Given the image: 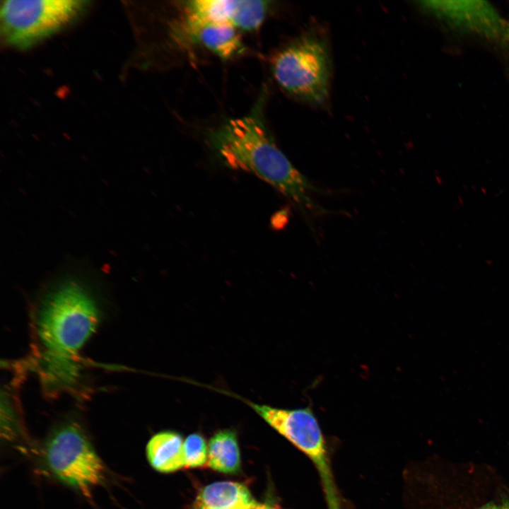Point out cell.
Listing matches in <instances>:
<instances>
[{
  "mask_svg": "<svg viewBox=\"0 0 509 509\" xmlns=\"http://www.w3.org/2000/svg\"><path fill=\"white\" fill-rule=\"evenodd\" d=\"M185 468L202 467L208 462L205 439L199 433H192L184 441Z\"/></svg>",
  "mask_w": 509,
  "mask_h": 509,
  "instance_id": "cell-13",
  "label": "cell"
},
{
  "mask_svg": "<svg viewBox=\"0 0 509 509\" xmlns=\"http://www.w3.org/2000/svg\"><path fill=\"white\" fill-rule=\"evenodd\" d=\"M262 99L245 116L225 121L209 134V144L226 166L252 173L287 197L308 220L331 212L312 198L324 191L290 162L262 117Z\"/></svg>",
  "mask_w": 509,
  "mask_h": 509,
  "instance_id": "cell-1",
  "label": "cell"
},
{
  "mask_svg": "<svg viewBox=\"0 0 509 509\" xmlns=\"http://www.w3.org/2000/svg\"><path fill=\"white\" fill-rule=\"evenodd\" d=\"M240 463L235 431L224 429L216 432L209 444V467L219 472L235 474L240 469Z\"/></svg>",
  "mask_w": 509,
  "mask_h": 509,
  "instance_id": "cell-11",
  "label": "cell"
},
{
  "mask_svg": "<svg viewBox=\"0 0 509 509\" xmlns=\"http://www.w3.org/2000/svg\"><path fill=\"white\" fill-rule=\"evenodd\" d=\"M271 1L238 0L233 27L238 30L255 31L265 20Z\"/></svg>",
  "mask_w": 509,
  "mask_h": 509,
  "instance_id": "cell-12",
  "label": "cell"
},
{
  "mask_svg": "<svg viewBox=\"0 0 509 509\" xmlns=\"http://www.w3.org/2000/svg\"><path fill=\"white\" fill-rule=\"evenodd\" d=\"M252 509H276L273 505L268 503H257Z\"/></svg>",
  "mask_w": 509,
  "mask_h": 509,
  "instance_id": "cell-14",
  "label": "cell"
},
{
  "mask_svg": "<svg viewBox=\"0 0 509 509\" xmlns=\"http://www.w3.org/2000/svg\"><path fill=\"white\" fill-rule=\"evenodd\" d=\"M257 502L243 484L217 481L203 488L194 502V509H252Z\"/></svg>",
  "mask_w": 509,
  "mask_h": 509,
  "instance_id": "cell-9",
  "label": "cell"
},
{
  "mask_svg": "<svg viewBox=\"0 0 509 509\" xmlns=\"http://www.w3.org/2000/svg\"><path fill=\"white\" fill-rule=\"evenodd\" d=\"M184 442L180 434L172 431L159 432L146 445L147 459L151 467L162 473L185 467Z\"/></svg>",
  "mask_w": 509,
  "mask_h": 509,
  "instance_id": "cell-10",
  "label": "cell"
},
{
  "mask_svg": "<svg viewBox=\"0 0 509 509\" xmlns=\"http://www.w3.org/2000/svg\"><path fill=\"white\" fill-rule=\"evenodd\" d=\"M247 404L311 460L320 475L328 509H341L326 440L312 410L310 407L286 409L250 402Z\"/></svg>",
  "mask_w": 509,
  "mask_h": 509,
  "instance_id": "cell-4",
  "label": "cell"
},
{
  "mask_svg": "<svg viewBox=\"0 0 509 509\" xmlns=\"http://www.w3.org/2000/svg\"><path fill=\"white\" fill-rule=\"evenodd\" d=\"M481 509H509V503L506 505L501 506V505H487L484 507L481 508Z\"/></svg>",
  "mask_w": 509,
  "mask_h": 509,
  "instance_id": "cell-15",
  "label": "cell"
},
{
  "mask_svg": "<svg viewBox=\"0 0 509 509\" xmlns=\"http://www.w3.org/2000/svg\"><path fill=\"white\" fill-rule=\"evenodd\" d=\"M329 56L325 40L308 33L285 46L271 61L279 86L292 96L317 105L328 96Z\"/></svg>",
  "mask_w": 509,
  "mask_h": 509,
  "instance_id": "cell-3",
  "label": "cell"
},
{
  "mask_svg": "<svg viewBox=\"0 0 509 509\" xmlns=\"http://www.w3.org/2000/svg\"><path fill=\"white\" fill-rule=\"evenodd\" d=\"M426 11L460 28L509 42V23L483 1H423Z\"/></svg>",
  "mask_w": 509,
  "mask_h": 509,
  "instance_id": "cell-7",
  "label": "cell"
},
{
  "mask_svg": "<svg viewBox=\"0 0 509 509\" xmlns=\"http://www.w3.org/2000/svg\"><path fill=\"white\" fill-rule=\"evenodd\" d=\"M182 28L190 40L223 60L236 57L245 50L238 30L230 24L183 23Z\"/></svg>",
  "mask_w": 509,
  "mask_h": 509,
  "instance_id": "cell-8",
  "label": "cell"
},
{
  "mask_svg": "<svg viewBox=\"0 0 509 509\" xmlns=\"http://www.w3.org/2000/svg\"><path fill=\"white\" fill-rule=\"evenodd\" d=\"M87 3L78 0L4 1L1 6L2 35L12 46L28 47L67 25Z\"/></svg>",
  "mask_w": 509,
  "mask_h": 509,
  "instance_id": "cell-5",
  "label": "cell"
},
{
  "mask_svg": "<svg viewBox=\"0 0 509 509\" xmlns=\"http://www.w3.org/2000/svg\"><path fill=\"white\" fill-rule=\"evenodd\" d=\"M98 322V306L85 287L74 280L61 283L46 296L37 316L43 357L74 360Z\"/></svg>",
  "mask_w": 509,
  "mask_h": 509,
  "instance_id": "cell-2",
  "label": "cell"
},
{
  "mask_svg": "<svg viewBox=\"0 0 509 509\" xmlns=\"http://www.w3.org/2000/svg\"><path fill=\"white\" fill-rule=\"evenodd\" d=\"M46 461L62 482L89 497L105 476V467L88 438L75 423H66L53 431L46 445Z\"/></svg>",
  "mask_w": 509,
  "mask_h": 509,
  "instance_id": "cell-6",
  "label": "cell"
}]
</instances>
